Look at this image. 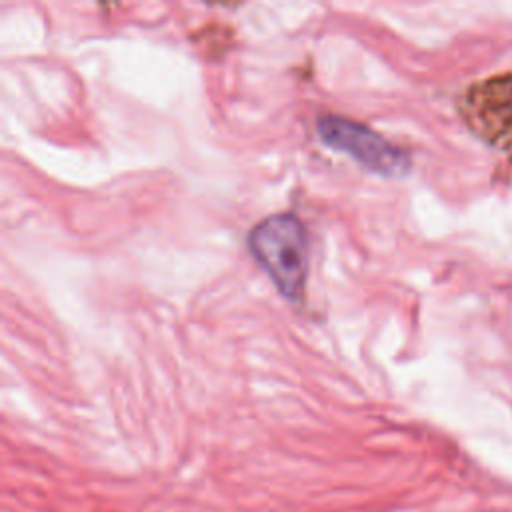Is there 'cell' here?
<instances>
[{
    "label": "cell",
    "mask_w": 512,
    "mask_h": 512,
    "mask_svg": "<svg viewBox=\"0 0 512 512\" xmlns=\"http://www.w3.org/2000/svg\"><path fill=\"white\" fill-rule=\"evenodd\" d=\"M316 126L326 146L352 156L370 172L396 178L410 170V154L404 148L356 120L324 114L318 118Z\"/></svg>",
    "instance_id": "7a4b0ae2"
},
{
    "label": "cell",
    "mask_w": 512,
    "mask_h": 512,
    "mask_svg": "<svg viewBox=\"0 0 512 512\" xmlns=\"http://www.w3.org/2000/svg\"><path fill=\"white\" fill-rule=\"evenodd\" d=\"M458 110L476 136L512 160V72L468 86Z\"/></svg>",
    "instance_id": "3957f363"
},
{
    "label": "cell",
    "mask_w": 512,
    "mask_h": 512,
    "mask_svg": "<svg viewBox=\"0 0 512 512\" xmlns=\"http://www.w3.org/2000/svg\"><path fill=\"white\" fill-rule=\"evenodd\" d=\"M248 248L284 298L302 300L308 276V238L298 216L280 212L264 218L250 230Z\"/></svg>",
    "instance_id": "6da1fadb"
}]
</instances>
